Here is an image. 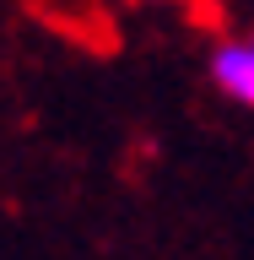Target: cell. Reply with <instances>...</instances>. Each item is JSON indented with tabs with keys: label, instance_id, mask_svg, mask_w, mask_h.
Returning a JSON list of instances; mask_svg holds the SVG:
<instances>
[{
	"label": "cell",
	"instance_id": "cell-1",
	"mask_svg": "<svg viewBox=\"0 0 254 260\" xmlns=\"http://www.w3.org/2000/svg\"><path fill=\"white\" fill-rule=\"evenodd\" d=\"M206 76H211V87H216L227 103L254 109V32L222 38V44L211 49V60H206Z\"/></svg>",
	"mask_w": 254,
	"mask_h": 260
}]
</instances>
